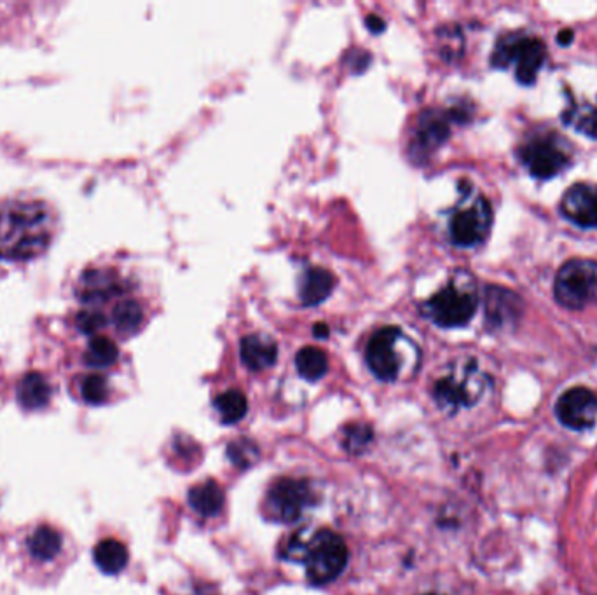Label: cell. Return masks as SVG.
Returning a JSON list of instances; mask_svg holds the SVG:
<instances>
[{
    "instance_id": "cell-31",
    "label": "cell",
    "mask_w": 597,
    "mask_h": 595,
    "mask_svg": "<svg viewBox=\"0 0 597 595\" xmlns=\"http://www.w3.org/2000/svg\"><path fill=\"white\" fill-rule=\"evenodd\" d=\"M365 25L371 30L372 34H381V32H385V21H383V18L376 16V14H369L367 20H365Z\"/></svg>"
},
{
    "instance_id": "cell-22",
    "label": "cell",
    "mask_w": 597,
    "mask_h": 595,
    "mask_svg": "<svg viewBox=\"0 0 597 595\" xmlns=\"http://www.w3.org/2000/svg\"><path fill=\"white\" fill-rule=\"evenodd\" d=\"M117 358H119V349H117L116 342L109 337H91L90 344L84 353V362L88 367L107 369L117 362Z\"/></svg>"
},
{
    "instance_id": "cell-17",
    "label": "cell",
    "mask_w": 597,
    "mask_h": 595,
    "mask_svg": "<svg viewBox=\"0 0 597 595\" xmlns=\"http://www.w3.org/2000/svg\"><path fill=\"white\" fill-rule=\"evenodd\" d=\"M53 397V388L48 379L39 372H28L21 377L20 383L16 386V400L23 411H41L48 407Z\"/></svg>"
},
{
    "instance_id": "cell-26",
    "label": "cell",
    "mask_w": 597,
    "mask_h": 595,
    "mask_svg": "<svg viewBox=\"0 0 597 595\" xmlns=\"http://www.w3.org/2000/svg\"><path fill=\"white\" fill-rule=\"evenodd\" d=\"M79 395L84 404L102 405L109 400L110 388L107 379L102 374L84 376L79 383Z\"/></svg>"
},
{
    "instance_id": "cell-14",
    "label": "cell",
    "mask_w": 597,
    "mask_h": 595,
    "mask_svg": "<svg viewBox=\"0 0 597 595\" xmlns=\"http://www.w3.org/2000/svg\"><path fill=\"white\" fill-rule=\"evenodd\" d=\"M561 212L580 227H597V184H575L564 192Z\"/></svg>"
},
{
    "instance_id": "cell-10",
    "label": "cell",
    "mask_w": 597,
    "mask_h": 595,
    "mask_svg": "<svg viewBox=\"0 0 597 595\" xmlns=\"http://www.w3.org/2000/svg\"><path fill=\"white\" fill-rule=\"evenodd\" d=\"M493 224V210L486 198H475L470 205L461 206L449 220V238L456 247L472 248L488 238Z\"/></svg>"
},
{
    "instance_id": "cell-21",
    "label": "cell",
    "mask_w": 597,
    "mask_h": 595,
    "mask_svg": "<svg viewBox=\"0 0 597 595\" xmlns=\"http://www.w3.org/2000/svg\"><path fill=\"white\" fill-rule=\"evenodd\" d=\"M296 367L299 376L304 377L306 381H318L327 374L329 360L322 349L306 346L297 353Z\"/></svg>"
},
{
    "instance_id": "cell-19",
    "label": "cell",
    "mask_w": 597,
    "mask_h": 595,
    "mask_svg": "<svg viewBox=\"0 0 597 595\" xmlns=\"http://www.w3.org/2000/svg\"><path fill=\"white\" fill-rule=\"evenodd\" d=\"M93 561L105 575H119L130 561V554L121 541L107 538L93 548Z\"/></svg>"
},
{
    "instance_id": "cell-11",
    "label": "cell",
    "mask_w": 597,
    "mask_h": 595,
    "mask_svg": "<svg viewBox=\"0 0 597 595\" xmlns=\"http://www.w3.org/2000/svg\"><path fill=\"white\" fill-rule=\"evenodd\" d=\"M313 503V491L306 480L282 479L275 482L268 493V512L271 519L282 524H294Z\"/></svg>"
},
{
    "instance_id": "cell-33",
    "label": "cell",
    "mask_w": 597,
    "mask_h": 595,
    "mask_svg": "<svg viewBox=\"0 0 597 595\" xmlns=\"http://www.w3.org/2000/svg\"><path fill=\"white\" fill-rule=\"evenodd\" d=\"M313 332H315L316 337H327V334H329V327L323 325V323H318V325H315Z\"/></svg>"
},
{
    "instance_id": "cell-25",
    "label": "cell",
    "mask_w": 597,
    "mask_h": 595,
    "mask_svg": "<svg viewBox=\"0 0 597 595\" xmlns=\"http://www.w3.org/2000/svg\"><path fill=\"white\" fill-rule=\"evenodd\" d=\"M215 407H217L222 421L226 425H233L245 418L248 409L247 397L238 390L226 391L215 398Z\"/></svg>"
},
{
    "instance_id": "cell-13",
    "label": "cell",
    "mask_w": 597,
    "mask_h": 595,
    "mask_svg": "<svg viewBox=\"0 0 597 595\" xmlns=\"http://www.w3.org/2000/svg\"><path fill=\"white\" fill-rule=\"evenodd\" d=\"M556 414L570 430H589L597 421V395L582 386L568 390L557 400Z\"/></svg>"
},
{
    "instance_id": "cell-8",
    "label": "cell",
    "mask_w": 597,
    "mask_h": 595,
    "mask_svg": "<svg viewBox=\"0 0 597 595\" xmlns=\"http://www.w3.org/2000/svg\"><path fill=\"white\" fill-rule=\"evenodd\" d=\"M519 158L529 173L540 180L556 177L570 165V151L556 133H540L529 138L519 149Z\"/></svg>"
},
{
    "instance_id": "cell-1",
    "label": "cell",
    "mask_w": 597,
    "mask_h": 595,
    "mask_svg": "<svg viewBox=\"0 0 597 595\" xmlns=\"http://www.w3.org/2000/svg\"><path fill=\"white\" fill-rule=\"evenodd\" d=\"M55 215L44 201L18 199L0 210V259L27 262L48 250Z\"/></svg>"
},
{
    "instance_id": "cell-2",
    "label": "cell",
    "mask_w": 597,
    "mask_h": 595,
    "mask_svg": "<svg viewBox=\"0 0 597 595\" xmlns=\"http://www.w3.org/2000/svg\"><path fill=\"white\" fill-rule=\"evenodd\" d=\"M489 377L475 360L454 363L444 376L433 384V398L442 411L456 414L474 407L488 390Z\"/></svg>"
},
{
    "instance_id": "cell-3",
    "label": "cell",
    "mask_w": 597,
    "mask_h": 595,
    "mask_svg": "<svg viewBox=\"0 0 597 595\" xmlns=\"http://www.w3.org/2000/svg\"><path fill=\"white\" fill-rule=\"evenodd\" d=\"M477 306L479 297L472 280L454 278L446 287L430 297L421 306V311L435 325L444 329H456L467 325L474 318Z\"/></svg>"
},
{
    "instance_id": "cell-5",
    "label": "cell",
    "mask_w": 597,
    "mask_h": 595,
    "mask_svg": "<svg viewBox=\"0 0 597 595\" xmlns=\"http://www.w3.org/2000/svg\"><path fill=\"white\" fill-rule=\"evenodd\" d=\"M547 58V48L538 37L508 34L496 44L491 63L498 69L514 67L521 84H533Z\"/></svg>"
},
{
    "instance_id": "cell-15",
    "label": "cell",
    "mask_w": 597,
    "mask_h": 595,
    "mask_svg": "<svg viewBox=\"0 0 597 595\" xmlns=\"http://www.w3.org/2000/svg\"><path fill=\"white\" fill-rule=\"evenodd\" d=\"M521 313L519 295L507 288L489 287L486 290V322L489 329H505L507 325H514Z\"/></svg>"
},
{
    "instance_id": "cell-12",
    "label": "cell",
    "mask_w": 597,
    "mask_h": 595,
    "mask_svg": "<svg viewBox=\"0 0 597 595\" xmlns=\"http://www.w3.org/2000/svg\"><path fill=\"white\" fill-rule=\"evenodd\" d=\"M451 114H444L439 110H425L416 121L414 131L411 135V158L418 161H425L430 158L433 152L446 144L447 138L451 135Z\"/></svg>"
},
{
    "instance_id": "cell-4",
    "label": "cell",
    "mask_w": 597,
    "mask_h": 595,
    "mask_svg": "<svg viewBox=\"0 0 597 595\" xmlns=\"http://www.w3.org/2000/svg\"><path fill=\"white\" fill-rule=\"evenodd\" d=\"M301 550L299 559L306 564L309 582L315 585H325L336 580L348 562L346 543L339 534L329 529L313 534Z\"/></svg>"
},
{
    "instance_id": "cell-20",
    "label": "cell",
    "mask_w": 597,
    "mask_h": 595,
    "mask_svg": "<svg viewBox=\"0 0 597 595\" xmlns=\"http://www.w3.org/2000/svg\"><path fill=\"white\" fill-rule=\"evenodd\" d=\"M189 505L201 515L210 517L219 513L224 505V491L215 480H208L189 491Z\"/></svg>"
},
{
    "instance_id": "cell-24",
    "label": "cell",
    "mask_w": 597,
    "mask_h": 595,
    "mask_svg": "<svg viewBox=\"0 0 597 595\" xmlns=\"http://www.w3.org/2000/svg\"><path fill=\"white\" fill-rule=\"evenodd\" d=\"M112 322L116 325L117 332L123 336L135 334L144 322V311L135 301H123L117 304L112 311Z\"/></svg>"
},
{
    "instance_id": "cell-18",
    "label": "cell",
    "mask_w": 597,
    "mask_h": 595,
    "mask_svg": "<svg viewBox=\"0 0 597 595\" xmlns=\"http://www.w3.org/2000/svg\"><path fill=\"white\" fill-rule=\"evenodd\" d=\"M334 287H336L334 274L322 267H311L302 276L301 287H299L302 304L304 306L320 304L332 294Z\"/></svg>"
},
{
    "instance_id": "cell-34",
    "label": "cell",
    "mask_w": 597,
    "mask_h": 595,
    "mask_svg": "<svg viewBox=\"0 0 597 595\" xmlns=\"http://www.w3.org/2000/svg\"><path fill=\"white\" fill-rule=\"evenodd\" d=\"M425 595H444V594H437V592H430V594H425Z\"/></svg>"
},
{
    "instance_id": "cell-6",
    "label": "cell",
    "mask_w": 597,
    "mask_h": 595,
    "mask_svg": "<svg viewBox=\"0 0 597 595\" xmlns=\"http://www.w3.org/2000/svg\"><path fill=\"white\" fill-rule=\"evenodd\" d=\"M556 299L568 309H582L597 301V262L573 259L556 276Z\"/></svg>"
},
{
    "instance_id": "cell-32",
    "label": "cell",
    "mask_w": 597,
    "mask_h": 595,
    "mask_svg": "<svg viewBox=\"0 0 597 595\" xmlns=\"http://www.w3.org/2000/svg\"><path fill=\"white\" fill-rule=\"evenodd\" d=\"M557 39H559V42H561L563 46H568V44L573 41V32H571V30H563L561 34L557 35Z\"/></svg>"
},
{
    "instance_id": "cell-16",
    "label": "cell",
    "mask_w": 597,
    "mask_h": 595,
    "mask_svg": "<svg viewBox=\"0 0 597 595\" xmlns=\"http://www.w3.org/2000/svg\"><path fill=\"white\" fill-rule=\"evenodd\" d=\"M241 362L254 372L269 369L278 358V346L271 337L264 334H250L240 342Z\"/></svg>"
},
{
    "instance_id": "cell-9",
    "label": "cell",
    "mask_w": 597,
    "mask_h": 595,
    "mask_svg": "<svg viewBox=\"0 0 597 595\" xmlns=\"http://www.w3.org/2000/svg\"><path fill=\"white\" fill-rule=\"evenodd\" d=\"M402 330L397 327H385L378 330L367 344L365 358L372 374L381 381H395L400 376L404 365L402 346L407 344Z\"/></svg>"
},
{
    "instance_id": "cell-23",
    "label": "cell",
    "mask_w": 597,
    "mask_h": 595,
    "mask_svg": "<svg viewBox=\"0 0 597 595\" xmlns=\"http://www.w3.org/2000/svg\"><path fill=\"white\" fill-rule=\"evenodd\" d=\"M116 292V281L103 271H88L81 280V299L84 302H102Z\"/></svg>"
},
{
    "instance_id": "cell-28",
    "label": "cell",
    "mask_w": 597,
    "mask_h": 595,
    "mask_svg": "<svg viewBox=\"0 0 597 595\" xmlns=\"http://www.w3.org/2000/svg\"><path fill=\"white\" fill-rule=\"evenodd\" d=\"M374 440V431L369 425H350L344 430L343 445L351 454L364 452Z\"/></svg>"
},
{
    "instance_id": "cell-30",
    "label": "cell",
    "mask_w": 597,
    "mask_h": 595,
    "mask_svg": "<svg viewBox=\"0 0 597 595\" xmlns=\"http://www.w3.org/2000/svg\"><path fill=\"white\" fill-rule=\"evenodd\" d=\"M103 325H105V316L98 309H83L76 318L77 329L86 336L95 337V334L102 329Z\"/></svg>"
},
{
    "instance_id": "cell-27",
    "label": "cell",
    "mask_w": 597,
    "mask_h": 595,
    "mask_svg": "<svg viewBox=\"0 0 597 595\" xmlns=\"http://www.w3.org/2000/svg\"><path fill=\"white\" fill-rule=\"evenodd\" d=\"M564 119L568 123L575 124V128L585 133L587 137L597 138V105L596 107L585 105L584 109H582V107H578L571 100V109L566 110Z\"/></svg>"
},
{
    "instance_id": "cell-7",
    "label": "cell",
    "mask_w": 597,
    "mask_h": 595,
    "mask_svg": "<svg viewBox=\"0 0 597 595\" xmlns=\"http://www.w3.org/2000/svg\"><path fill=\"white\" fill-rule=\"evenodd\" d=\"M23 562L32 569L49 571L63 566L69 557V538L51 524H35L21 538Z\"/></svg>"
},
{
    "instance_id": "cell-29",
    "label": "cell",
    "mask_w": 597,
    "mask_h": 595,
    "mask_svg": "<svg viewBox=\"0 0 597 595\" xmlns=\"http://www.w3.org/2000/svg\"><path fill=\"white\" fill-rule=\"evenodd\" d=\"M227 456L231 458L234 465L248 468V466L254 465L255 459L259 458V449L252 442L240 438L227 447Z\"/></svg>"
}]
</instances>
